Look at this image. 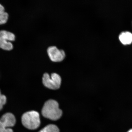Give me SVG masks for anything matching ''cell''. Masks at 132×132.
<instances>
[{
  "mask_svg": "<svg viewBox=\"0 0 132 132\" xmlns=\"http://www.w3.org/2000/svg\"><path fill=\"white\" fill-rule=\"evenodd\" d=\"M42 114L45 118L56 120L61 117L62 112L59 108L58 103L53 100H48L44 104L42 110Z\"/></svg>",
  "mask_w": 132,
  "mask_h": 132,
  "instance_id": "obj_1",
  "label": "cell"
},
{
  "mask_svg": "<svg viewBox=\"0 0 132 132\" xmlns=\"http://www.w3.org/2000/svg\"><path fill=\"white\" fill-rule=\"evenodd\" d=\"M21 122L25 127L30 130L36 129L40 125L39 114L35 111L26 112L22 116Z\"/></svg>",
  "mask_w": 132,
  "mask_h": 132,
  "instance_id": "obj_2",
  "label": "cell"
},
{
  "mask_svg": "<svg viewBox=\"0 0 132 132\" xmlns=\"http://www.w3.org/2000/svg\"><path fill=\"white\" fill-rule=\"evenodd\" d=\"M43 82L45 86L52 90H56L60 88L61 83V78L59 74L53 73L50 77L48 74H44Z\"/></svg>",
  "mask_w": 132,
  "mask_h": 132,
  "instance_id": "obj_3",
  "label": "cell"
},
{
  "mask_svg": "<svg viewBox=\"0 0 132 132\" xmlns=\"http://www.w3.org/2000/svg\"><path fill=\"white\" fill-rule=\"evenodd\" d=\"M15 117L12 113H5L0 119V132H13L11 128L16 123Z\"/></svg>",
  "mask_w": 132,
  "mask_h": 132,
  "instance_id": "obj_4",
  "label": "cell"
},
{
  "mask_svg": "<svg viewBox=\"0 0 132 132\" xmlns=\"http://www.w3.org/2000/svg\"><path fill=\"white\" fill-rule=\"evenodd\" d=\"M15 36L13 33L5 30L0 31V47L6 50L13 48V44L11 41L14 40Z\"/></svg>",
  "mask_w": 132,
  "mask_h": 132,
  "instance_id": "obj_5",
  "label": "cell"
},
{
  "mask_svg": "<svg viewBox=\"0 0 132 132\" xmlns=\"http://www.w3.org/2000/svg\"><path fill=\"white\" fill-rule=\"evenodd\" d=\"M47 51L50 59L54 62L62 61L65 57V51L59 49L56 46H49L47 48Z\"/></svg>",
  "mask_w": 132,
  "mask_h": 132,
  "instance_id": "obj_6",
  "label": "cell"
},
{
  "mask_svg": "<svg viewBox=\"0 0 132 132\" xmlns=\"http://www.w3.org/2000/svg\"><path fill=\"white\" fill-rule=\"evenodd\" d=\"M119 38L120 42L124 45L130 44L132 42V34L128 31L121 32Z\"/></svg>",
  "mask_w": 132,
  "mask_h": 132,
  "instance_id": "obj_7",
  "label": "cell"
},
{
  "mask_svg": "<svg viewBox=\"0 0 132 132\" xmlns=\"http://www.w3.org/2000/svg\"><path fill=\"white\" fill-rule=\"evenodd\" d=\"M8 17V13L5 12L4 6L0 4V24H4L6 22Z\"/></svg>",
  "mask_w": 132,
  "mask_h": 132,
  "instance_id": "obj_8",
  "label": "cell"
},
{
  "mask_svg": "<svg viewBox=\"0 0 132 132\" xmlns=\"http://www.w3.org/2000/svg\"><path fill=\"white\" fill-rule=\"evenodd\" d=\"M38 132H59V130L56 125H50L45 127Z\"/></svg>",
  "mask_w": 132,
  "mask_h": 132,
  "instance_id": "obj_9",
  "label": "cell"
},
{
  "mask_svg": "<svg viewBox=\"0 0 132 132\" xmlns=\"http://www.w3.org/2000/svg\"><path fill=\"white\" fill-rule=\"evenodd\" d=\"M6 98L5 96L2 94L0 90V111L2 109L4 105L6 103Z\"/></svg>",
  "mask_w": 132,
  "mask_h": 132,
  "instance_id": "obj_10",
  "label": "cell"
},
{
  "mask_svg": "<svg viewBox=\"0 0 132 132\" xmlns=\"http://www.w3.org/2000/svg\"><path fill=\"white\" fill-rule=\"evenodd\" d=\"M127 132H132V129L129 130V131Z\"/></svg>",
  "mask_w": 132,
  "mask_h": 132,
  "instance_id": "obj_11",
  "label": "cell"
}]
</instances>
